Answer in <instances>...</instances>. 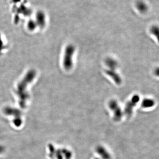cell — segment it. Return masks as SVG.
Segmentation results:
<instances>
[{"label":"cell","instance_id":"obj_3","mask_svg":"<svg viewBox=\"0 0 159 159\" xmlns=\"http://www.w3.org/2000/svg\"><path fill=\"white\" fill-rule=\"evenodd\" d=\"M140 96L134 95L132 96L130 100L126 103L124 108V113L127 117H130L133 114L134 108L140 101Z\"/></svg>","mask_w":159,"mask_h":159},{"label":"cell","instance_id":"obj_10","mask_svg":"<svg viewBox=\"0 0 159 159\" xmlns=\"http://www.w3.org/2000/svg\"><path fill=\"white\" fill-rule=\"evenodd\" d=\"M137 7L139 11L141 13H145L147 10V6L144 2L139 1L137 3Z\"/></svg>","mask_w":159,"mask_h":159},{"label":"cell","instance_id":"obj_11","mask_svg":"<svg viewBox=\"0 0 159 159\" xmlns=\"http://www.w3.org/2000/svg\"><path fill=\"white\" fill-rule=\"evenodd\" d=\"M150 32L156 37L159 43V27L157 26H153L150 29Z\"/></svg>","mask_w":159,"mask_h":159},{"label":"cell","instance_id":"obj_4","mask_svg":"<svg viewBox=\"0 0 159 159\" xmlns=\"http://www.w3.org/2000/svg\"><path fill=\"white\" fill-rule=\"evenodd\" d=\"M56 154L57 159H72V152L66 148L57 150Z\"/></svg>","mask_w":159,"mask_h":159},{"label":"cell","instance_id":"obj_5","mask_svg":"<svg viewBox=\"0 0 159 159\" xmlns=\"http://www.w3.org/2000/svg\"><path fill=\"white\" fill-rule=\"evenodd\" d=\"M105 72L106 74L110 77L116 84L118 85L121 84L122 82L121 77L117 73L116 70L107 69L105 70Z\"/></svg>","mask_w":159,"mask_h":159},{"label":"cell","instance_id":"obj_8","mask_svg":"<svg viewBox=\"0 0 159 159\" xmlns=\"http://www.w3.org/2000/svg\"><path fill=\"white\" fill-rule=\"evenodd\" d=\"M36 21L37 25L40 27H43L45 25L46 23V18L43 12L42 11H38L36 14Z\"/></svg>","mask_w":159,"mask_h":159},{"label":"cell","instance_id":"obj_14","mask_svg":"<svg viewBox=\"0 0 159 159\" xmlns=\"http://www.w3.org/2000/svg\"><path fill=\"white\" fill-rule=\"evenodd\" d=\"M13 1L14 2H18L20 1V0H13Z\"/></svg>","mask_w":159,"mask_h":159},{"label":"cell","instance_id":"obj_2","mask_svg":"<svg viewBox=\"0 0 159 159\" xmlns=\"http://www.w3.org/2000/svg\"><path fill=\"white\" fill-rule=\"evenodd\" d=\"M108 107L113 113L114 120L116 122L120 121L123 116V112L118 102L114 100H110L108 103Z\"/></svg>","mask_w":159,"mask_h":159},{"label":"cell","instance_id":"obj_13","mask_svg":"<svg viewBox=\"0 0 159 159\" xmlns=\"http://www.w3.org/2000/svg\"><path fill=\"white\" fill-rule=\"evenodd\" d=\"M154 74L155 76L156 77H159V67H157L154 71Z\"/></svg>","mask_w":159,"mask_h":159},{"label":"cell","instance_id":"obj_6","mask_svg":"<svg viewBox=\"0 0 159 159\" xmlns=\"http://www.w3.org/2000/svg\"><path fill=\"white\" fill-rule=\"evenodd\" d=\"M105 64L108 68V69L111 70H116L118 67V62L112 57H107L105 59Z\"/></svg>","mask_w":159,"mask_h":159},{"label":"cell","instance_id":"obj_7","mask_svg":"<svg viewBox=\"0 0 159 159\" xmlns=\"http://www.w3.org/2000/svg\"><path fill=\"white\" fill-rule=\"evenodd\" d=\"M96 152L103 159H112L111 155L106 148L102 146H98L96 147Z\"/></svg>","mask_w":159,"mask_h":159},{"label":"cell","instance_id":"obj_9","mask_svg":"<svg viewBox=\"0 0 159 159\" xmlns=\"http://www.w3.org/2000/svg\"><path fill=\"white\" fill-rule=\"evenodd\" d=\"M155 104V101L152 99H145L142 101V106L144 108H152Z\"/></svg>","mask_w":159,"mask_h":159},{"label":"cell","instance_id":"obj_12","mask_svg":"<svg viewBox=\"0 0 159 159\" xmlns=\"http://www.w3.org/2000/svg\"><path fill=\"white\" fill-rule=\"evenodd\" d=\"M27 25H28V28L32 30L36 27L37 23L35 21H33V20H30L28 21Z\"/></svg>","mask_w":159,"mask_h":159},{"label":"cell","instance_id":"obj_1","mask_svg":"<svg viewBox=\"0 0 159 159\" xmlns=\"http://www.w3.org/2000/svg\"><path fill=\"white\" fill-rule=\"evenodd\" d=\"M76 50V47L72 44L66 46L64 52L63 65L64 68L67 70H70L73 67V56Z\"/></svg>","mask_w":159,"mask_h":159},{"label":"cell","instance_id":"obj_15","mask_svg":"<svg viewBox=\"0 0 159 159\" xmlns=\"http://www.w3.org/2000/svg\"><path fill=\"white\" fill-rule=\"evenodd\" d=\"M95 159H99V158H95Z\"/></svg>","mask_w":159,"mask_h":159}]
</instances>
